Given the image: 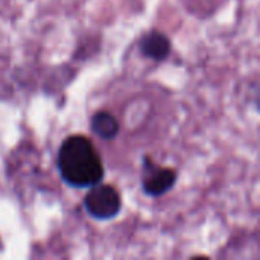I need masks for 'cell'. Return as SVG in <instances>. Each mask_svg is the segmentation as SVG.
<instances>
[{
  "instance_id": "obj_1",
  "label": "cell",
  "mask_w": 260,
  "mask_h": 260,
  "mask_svg": "<svg viewBox=\"0 0 260 260\" xmlns=\"http://www.w3.org/2000/svg\"><path fill=\"white\" fill-rule=\"evenodd\" d=\"M58 169L62 180L78 189L91 187L104 180L102 160L85 136L67 137L58 151Z\"/></svg>"
},
{
  "instance_id": "obj_2",
  "label": "cell",
  "mask_w": 260,
  "mask_h": 260,
  "mask_svg": "<svg viewBox=\"0 0 260 260\" xmlns=\"http://www.w3.org/2000/svg\"><path fill=\"white\" fill-rule=\"evenodd\" d=\"M87 213L98 221H108L119 215L122 209V198L117 189L110 184H94L84 198Z\"/></svg>"
},
{
  "instance_id": "obj_3",
  "label": "cell",
  "mask_w": 260,
  "mask_h": 260,
  "mask_svg": "<svg viewBox=\"0 0 260 260\" xmlns=\"http://www.w3.org/2000/svg\"><path fill=\"white\" fill-rule=\"evenodd\" d=\"M177 181V172L169 168L157 166L151 157H143V177L142 187L149 197H161L168 193Z\"/></svg>"
},
{
  "instance_id": "obj_4",
  "label": "cell",
  "mask_w": 260,
  "mask_h": 260,
  "mask_svg": "<svg viewBox=\"0 0 260 260\" xmlns=\"http://www.w3.org/2000/svg\"><path fill=\"white\" fill-rule=\"evenodd\" d=\"M140 50L146 58H151L154 61H163L171 53V41L165 34L151 30L142 37Z\"/></svg>"
},
{
  "instance_id": "obj_5",
  "label": "cell",
  "mask_w": 260,
  "mask_h": 260,
  "mask_svg": "<svg viewBox=\"0 0 260 260\" xmlns=\"http://www.w3.org/2000/svg\"><path fill=\"white\" fill-rule=\"evenodd\" d=\"M91 129L102 140H113L119 134V122L108 111H98L91 117Z\"/></svg>"
}]
</instances>
